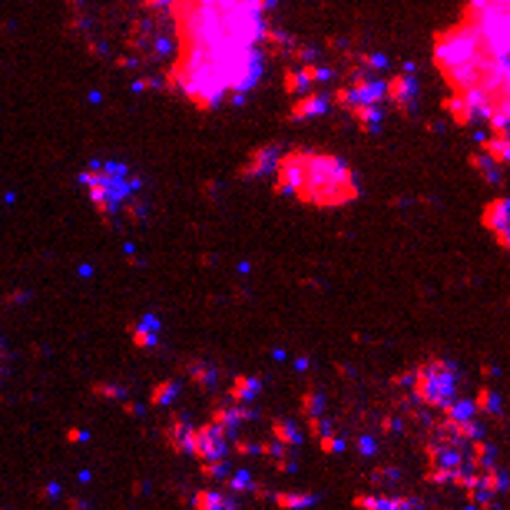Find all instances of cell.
I'll return each mask as SVG.
<instances>
[{
	"label": "cell",
	"instance_id": "cell-1",
	"mask_svg": "<svg viewBox=\"0 0 510 510\" xmlns=\"http://www.w3.org/2000/svg\"><path fill=\"white\" fill-rule=\"evenodd\" d=\"M179 50L249 53L262 40V0H176Z\"/></svg>",
	"mask_w": 510,
	"mask_h": 510
},
{
	"label": "cell",
	"instance_id": "cell-2",
	"mask_svg": "<svg viewBox=\"0 0 510 510\" xmlns=\"http://www.w3.org/2000/svg\"><path fill=\"white\" fill-rule=\"evenodd\" d=\"M272 173H275V193L295 195L315 209H338L361 195L351 166L331 152L285 150Z\"/></svg>",
	"mask_w": 510,
	"mask_h": 510
},
{
	"label": "cell",
	"instance_id": "cell-3",
	"mask_svg": "<svg viewBox=\"0 0 510 510\" xmlns=\"http://www.w3.org/2000/svg\"><path fill=\"white\" fill-rule=\"evenodd\" d=\"M80 182L90 195V202L96 206L100 216H116V212L133 199V193L139 189V179L136 173L126 163H116V159H96L90 163L83 173H80Z\"/></svg>",
	"mask_w": 510,
	"mask_h": 510
},
{
	"label": "cell",
	"instance_id": "cell-4",
	"mask_svg": "<svg viewBox=\"0 0 510 510\" xmlns=\"http://www.w3.org/2000/svg\"><path fill=\"white\" fill-rule=\"evenodd\" d=\"M414 398L424 407H448L457 398V368L444 358H428L424 364H418L414 371Z\"/></svg>",
	"mask_w": 510,
	"mask_h": 510
},
{
	"label": "cell",
	"instance_id": "cell-5",
	"mask_svg": "<svg viewBox=\"0 0 510 510\" xmlns=\"http://www.w3.org/2000/svg\"><path fill=\"white\" fill-rule=\"evenodd\" d=\"M229 444L232 437L225 434L219 424H202V428H193L189 431V441H186V454H193L199 461H225L229 454Z\"/></svg>",
	"mask_w": 510,
	"mask_h": 510
},
{
	"label": "cell",
	"instance_id": "cell-6",
	"mask_svg": "<svg viewBox=\"0 0 510 510\" xmlns=\"http://www.w3.org/2000/svg\"><path fill=\"white\" fill-rule=\"evenodd\" d=\"M480 222H484V229H487V232L497 239L500 249H507V245H510V202H507V195H497V199H491V202L484 206Z\"/></svg>",
	"mask_w": 510,
	"mask_h": 510
},
{
	"label": "cell",
	"instance_id": "cell-7",
	"mask_svg": "<svg viewBox=\"0 0 510 510\" xmlns=\"http://www.w3.org/2000/svg\"><path fill=\"white\" fill-rule=\"evenodd\" d=\"M279 156H282V150H279V146H262V150H255L252 156H249V163L242 166V176H245V179L265 176V173H272V169H275Z\"/></svg>",
	"mask_w": 510,
	"mask_h": 510
},
{
	"label": "cell",
	"instance_id": "cell-8",
	"mask_svg": "<svg viewBox=\"0 0 510 510\" xmlns=\"http://www.w3.org/2000/svg\"><path fill=\"white\" fill-rule=\"evenodd\" d=\"M385 96L391 100V106H411L414 103V96H418V87H414V80L411 76H391L385 80Z\"/></svg>",
	"mask_w": 510,
	"mask_h": 510
},
{
	"label": "cell",
	"instance_id": "cell-9",
	"mask_svg": "<svg viewBox=\"0 0 510 510\" xmlns=\"http://www.w3.org/2000/svg\"><path fill=\"white\" fill-rule=\"evenodd\" d=\"M193 507L195 510H236V500H232L229 494H222V491L202 487V491H195Z\"/></svg>",
	"mask_w": 510,
	"mask_h": 510
},
{
	"label": "cell",
	"instance_id": "cell-10",
	"mask_svg": "<svg viewBox=\"0 0 510 510\" xmlns=\"http://www.w3.org/2000/svg\"><path fill=\"white\" fill-rule=\"evenodd\" d=\"M262 391V381L252 375H236V381H232V388H229V405H249L255 394Z\"/></svg>",
	"mask_w": 510,
	"mask_h": 510
},
{
	"label": "cell",
	"instance_id": "cell-11",
	"mask_svg": "<svg viewBox=\"0 0 510 510\" xmlns=\"http://www.w3.org/2000/svg\"><path fill=\"white\" fill-rule=\"evenodd\" d=\"M444 418L454 421V424H474L477 421V407H474V401H467V398H454L444 407Z\"/></svg>",
	"mask_w": 510,
	"mask_h": 510
},
{
	"label": "cell",
	"instance_id": "cell-12",
	"mask_svg": "<svg viewBox=\"0 0 510 510\" xmlns=\"http://www.w3.org/2000/svg\"><path fill=\"white\" fill-rule=\"evenodd\" d=\"M189 431H193V428H189V421H186V418H173V421H169V428H166V441H169V448L186 454Z\"/></svg>",
	"mask_w": 510,
	"mask_h": 510
},
{
	"label": "cell",
	"instance_id": "cell-13",
	"mask_svg": "<svg viewBox=\"0 0 510 510\" xmlns=\"http://www.w3.org/2000/svg\"><path fill=\"white\" fill-rule=\"evenodd\" d=\"M272 434H275V441L282 444V448H299L301 444V434H299V428L292 424V421H272Z\"/></svg>",
	"mask_w": 510,
	"mask_h": 510
},
{
	"label": "cell",
	"instance_id": "cell-14",
	"mask_svg": "<svg viewBox=\"0 0 510 510\" xmlns=\"http://www.w3.org/2000/svg\"><path fill=\"white\" fill-rule=\"evenodd\" d=\"M325 106H328V96H305V100H299V106L292 109V116H295V120L318 116V113H325Z\"/></svg>",
	"mask_w": 510,
	"mask_h": 510
},
{
	"label": "cell",
	"instance_id": "cell-15",
	"mask_svg": "<svg viewBox=\"0 0 510 510\" xmlns=\"http://www.w3.org/2000/svg\"><path fill=\"white\" fill-rule=\"evenodd\" d=\"M156 328H159V322H156V318H143V328H133V345L136 348L156 345Z\"/></svg>",
	"mask_w": 510,
	"mask_h": 510
},
{
	"label": "cell",
	"instance_id": "cell-16",
	"mask_svg": "<svg viewBox=\"0 0 510 510\" xmlns=\"http://www.w3.org/2000/svg\"><path fill=\"white\" fill-rule=\"evenodd\" d=\"M176 394H179V381H176V378H169V381H159V385L152 388L150 401H152V405H169Z\"/></svg>",
	"mask_w": 510,
	"mask_h": 510
},
{
	"label": "cell",
	"instance_id": "cell-17",
	"mask_svg": "<svg viewBox=\"0 0 510 510\" xmlns=\"http://www.w3.org/2000/svg\"><path fill=\"white\" fill-rule=\"evenodd\" d=\"M474 407H477V414H500V398L491 388H480L477 398H474Z\"/></svg>",
	"mask_w": 510,
	"mask_h": 510
},
{
	"label": "cell",
	"instance_id": "cell-18",
	"mask_svg": "<svg viewBox=\"0 0 510 510\" xmlns=\"http://www.w3.org/2000/svg\"><path fill=\"white\" fill-rule=\"evenodd\" d=\"M186 371H189V378H193L199 388H209L212 378H216L212 364H202V361H189V364H186Z\"/></svg>",
	"mask_w": 510,
	"mask_h": 510
},
{
	"label": "cell",
	"instance_id": "cell-19",
	"mask_svg": "<svg viewBox=\"0 0 510 510\" xmlns=\"http://www.w3.org/2000/svg\"><path fill=\"white\" fill-rule=\"evenodd\" d=\"M312 500H315L312 494H275V504H279V507H288V510L308 507Z\"/></svg>",
	"mask_w": 510,
	"mask_h": 510
},
{
	"label": "cell",
	"instance_id": "cell-20",
	"mask_svg": "<svg viewBox=\"0 0 510 510\" xmlns=\"http://www.w3.org/2000/svg\"><path fill=\"white\" fill-rule=\"evenodd\" d=\"M225 487H229V491H252L255 484H252V477H249V474H245V471H239V474H225Z\"/></svg>",
	"mask_w": 510,
	"mask_h": 510
},
{
	"label": "cell",
	"instance_id": "cell-21",
	"mask_svg": "<svg viewBox=\"0 0 510 510\" xmlns=\"http://www.w3.org/2000/svg\"><path fill=\"white\" fill-rule=\"evenodd\" d=\"M225 474H229L225 461H202V477L206 480H222Z\"/></svg>",
	"mask_w": 510,
	"mask_h": 510
},
{
	"label": "cell",
	"instance_id": "cell-22",
	"mask_svg": "<svg viewBox=\"0 0 510 510\" xmlns=\"http://www.w3.org/2000/svg\"><path fill=\"white\" fill-rule=\"evenodd\" d=\"M301 411H305V418H312V414H322V398H318V394H305V398H301Z\"/></svg>",
	"mask_w": 510,
	"mask_h": 510
},
{
	"label": "cell",
	"instance_id": "cell-23",
	"mask_svg": "<svg viewBox=\"0 0 510 510\" xmlns=\"http://www.w3.org/2000/svg\"><path fill=\"white\" fill-rule=\"evenodd\" d=\"M96 394H103V398H113V401H126V391L123 388H113V385H93Z\"/></svg>",
	"mask_w": 510,
	"mask_h": 510
},
{
	"label": "cell",
	"instance_id": "cell-24",
	"mask_svg": "<svg viewBox=\"0 0 510 510\" xmlns=\"http://www.w3.org/2000/svg\"><path fill=\"white\" fill-rule=\"evenodd\" d=\"M322 450L335 454V450H342V441H338V437H322Z\"/></svg>",
	"mask_w": 510,
	"mask_h": 510
},
{
	"label": "cell",
	"instance_id": "cell-25",
	"mask_svg": "<svg viewBox=\"0 0 510 510\" xmlns=\"http://www.w3.org/2000/svg\"><path fill=\"white\" fill-rule=\"evenodd\" d=\"M83 437H87L83 431H67V441H83Z\"/></svg>",
	"mask_w": 510,
	"mask_h": 510
},
{
	"label": "cell",
	"instance_id": "cell-26",
	"mask_svg": "<svg viewBox=\"0 0 510 510\" xmlns=\"http://www.w3.org/2000/svg\"><path fill=\"white\" fill-rule=\"evenodd\" d=\"M236 510H239V507H236Z\"/></svg>",
	"mask_w": 510,
	"mask_h": 510
}]
</instances>
